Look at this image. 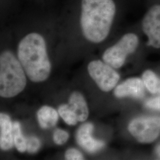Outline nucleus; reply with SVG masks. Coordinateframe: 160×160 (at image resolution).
Listing matches in <instances>:
<instances>
[{
	"label": "nucleus",
	"instance_id": "1",
	"mask_svg": "<svg viewBox=\"0 0 160 160\" xmlns=\"http://www.w3.org/2000/svg\"><path fill=\"white\" fill-rule=\"evenodd\" d=\"M121 12L120 0H67L59 15L87 42L99 44L108 38Z\"/></svg>",
	"mask_w": 160,
	"mask_h": 160
},
{
	"label": "nucleus",
	"instance_id": "2",
	"mask_svg": "<svg viewBox=\"0 0 160 160\" xmlns=\"http://www.w3.org/2000/svg\"><path fill=\"white\" fill-rule=\"evenodd\" d=\"M17 56L29 79L42 82L48 78L51 63L44 35L38 31H31L23 36L17 47Z\"/></svg>",
	"mask_w": 160,
	"mask_h": 160
},
{
	"label": "nucleus",
	"instance_id": "3",
	"mask_svg": "<svg viewBox=\"0 0 160 160\" xmlns=\"http://www.w3.org/2000/svg\"><path fill=\"white\" fill-rule=\"evenodd\" d=\"M17 57L9 49L4 50L1 53L0 95L2 97H14L26 86L24 69Z\"/></svg>",
	"mask_w": 160,
	"mask_h": 160
},
{
	"label": "nucleus",
	"instance_id": "4",
	"mask_svg": "<svg viewBox=\"0 0 160 160\" xmlns=\"http://www.w3.org/2000/svg\"><path fill=\"white\" fill-rule=\"evenodd\" d=\"M139 43L137 34L131 32L123 34L103 52V61L114 68H119L125 63L127 57L137 50Z\"/></svg>",
	"mask_w": 160,
	"mask_h": 160
},
{
	"label": "nucleus",
	"instance_id": "5",
	"mask_svg": "<svg viewBox=\"0 0 160 160\" xmlns=\"http://www.w3.org/2000/svg\"><path fill=\"white\" fill-rule=\"evenodd\" d=\"M128 131L139 142H152L160 135V117L142 116L135 118L129 123Z\"/></svg>",
	"mask_w": 160,
	"mask_h": 160
},
{
	"label": "nucleus",
	"instance_id": "6",
	"mask_svg": "<svg viewBox=\"0 0 160 160\" xmlns=\"http://www.w3.org/2000/svg\"><path fill=\"white\" fill-rule=\"evenodd\" d=\"M88 71L92 79L103 92L112 90L120 79V75L113 67L100 60L91 61L88 65Z\"/></svg>",
	"mask_w": 160,
	"mask_h": 160
},
{
	"label": "nucleus",
	"instance_id": "7",
	"mask_svg": "<svg viewBox=\"0 0 160 160\" xmlns=\"http://www.w3.org/2000/svg\"><path fill=\"white\" fill-rule=\"evenodd\" d=\"M142 29L147 37V45L160 48V4L151 6L142 19Z\"/></svg>",
	"mask_w": 160,
	"mask_h": 160
},
{
	"label": "nucleus",
	"instance_id": "8",
	"mask_svg": "<svg viewBox=\"0 0 160 160\" xmlns=\"http://www.w3.org/2000/svg\"><path fill=\"white\" fill-rule=\"evenodd\" d=\"M94 126L92 123H86L80 126L76 133V140L81 148L89 153H94L105 145L103 141L94 138L92 134Z\"/></svg>",
	"mask_w": 160,
	"mask_h": 160
},
{
	"label": "nucleus",
	"instance_id": "9",
	"mask_svg": "<svg viewBox=\"0 0 160 160\" xmlns=\"http://www.w3.org/2000/svg\"><path fill=\"white\" fill-rule=\"evenodd\" d=\"M143 81L139 78H131L123 81L114 89V94L118 98L130 97L142 98L145 94Z\"/></svg>",
	"mask_w": 160,
	"mask_h": 160
},
{
	"label": "nucleus",
	"instance_id": "10",
	"mask_svg": "<svg viewBox=\"0 0 160 160\" xmlns=\"http://www.w3.org/2000/svg\"><path fill=\"white\" fill-rule=\"evenodd\" d=\"M14 145L13 139V123L8 115L0 114V147L4 151L12 149Z\"/></svg>",
	"mask_w": 160,
	"mask_h": 160
},
{
	"label": "nucleus",
	"instance_id": "11",
	"mask_svg": "<svg viewBox=\"0 0 160 160\" xmlns=\"http://www.w3.org/2000/svg\"><path fill=\"white\" fill-rule=\"evenodd\" d=\"M69 105L76 114L78 122H84L88 117V108L84 96L80 92L71 94L69 99Z\"/></svg>",
	"mask_w": 160,
	"mask_h": 160
},
{
	"label": "nucleus",
	"instance_id": "12",
	"mask_svg": "<svg viewBox=\"0 0 160 160\" xmlns=\"http://www.w3.org/2000/svg\"><path fill=\"white\" fill-rule=\"evenodd\" d=\"M37 118L40 128L48 129L55 126L59 118V113L51 107L44 106L37 113Z\"/></svg>",
	"mask_w": 160,
	"mask_h": 160
},
{
	"label": "nucleus",
	"instance_id": "13",
	"mask_svg": "<svg viewBox=\"0 0 160 160\" xmlns=\"http://www.w3.org/2000/svg\"><path fill=\"white\" fill-rule=\"evenodd\" d=\"M145 88L152 94L158 93L160 84V79L154 72L150 70L145 71L142 77Z\"/></svg>",
	"mask_w": 160,
	"mask_h": 160
},
{
	"label": "nucleus",
	"instance_id": "14",
	"mask_svg": "<svg viewBox=\"0 0 160 160\" xmlns=\"http://www.w3.org/2000/svg\"><path fill=\"white\" fill-rule=\"evenodd\" d=\"M13 139L14 145L19 152H24L27 151L26 138L23 135L21 125L18 122H13Z\"/></svg>",
	"mask_w": 160,
	"mask_h": 160
},
{
	"label": "nucleus",
	"instance_id": "15",
	"mask_svg": "<svg viewBox=\"0 0 160 160\" xmlns=\"http://www.w3.org/2000/svg\"><path fill=\"white\" fill-rule=\"evenodd\" d=\"M58 112L59 116L67 125H75L77 123L78 121L77 117L69 104L61 105L58 108Z\"/></svg>",
	"mask_w": 160,
	"mask_h": 160
},
{
	"label": "nucleus",
	"instance_id": "16",
	"mask_svg": "<svg viewBox=\"0 0 160 160\" xmlns=\"http://www.w3.org/2000/svg\"><path fill=\"white\" fill-rule=\"evenodd\" d=\"M40 147L41 142L38 138L34 136L26 138V148L29 153H36L40 149Z\"/></svg>",
	"mask_w": 160,
	"mask_h": 160
},
{
	"label": "nucleus",
	"instance_id": "17",
	"mask_svg": "<svg viewBox=\"0 0 160 160\" xmlns=\"http://www.w3.org/2000/svg\"><path fill=\"white\" fill-rule=\"evenodd\" d=\"M69 137V133L61 129H57L53 133V139L55 143L61 145H63L68 141Z\"/></svg>",
	"mask_w": 160,
	"mask_h": 160
},
{
	"label": "nucleus",
	"instance_id": "18",
	"mask_svg": "<svg viewBox=\"0 0 160 160\" xmlns=\"http://www.w3.org/2000/svg\"><path fill=\"white\" fill-rule=\"evenodd\" d=\"M65 157L66 160H84V156L82 153L77 149L69 148L65 152Z\"/></svg>",
	"mask_w": 160,
	"mask_h": 160
},
{
	"label": "nucleus",
	"instance_id": "19",
	"mask_svg": "<svg viewBox=\"0 0 160 160\" xmlns=\"http://www.w3.org/2000/svg\"><path fill=\"white\" fill-rule=\"evenodd\" d=\"M16 0H1V15L5 16L14 6Z\"/></svg>",
	"mask_w": 160,
	"mask_h": 160
},
{
	"label": "nucleus",
	"instance_id": "20",
	"mask_svg": "<svg viewBox=\"0 0 160 160\" xmlns=\"http://www.w3.org/2000/svg\"><path fill=\"white\" fill-rule=\"evenodd\" d=\"M145 106L149 109L160 110V97L149 98L145 102Z\"/></svg>",
	"mask_w": 160,
	"mask_h": 160
},
{
	"label": "nucleus",
	"instance_id": "21",
	"mask_svg": "<svg viewBox=\"0 0 160 160\" xmlns=\"http://www.w3.org/2000/svg\"><path fill=\"white\" fill-rule=\"evenodd\" d=\"M155 152H156V154L158 156V157L160 158V143L157 147L156 149H155Z\"/></svg>",
	"mask_w": 160,
	"mask_h": 160
},
{
	"label": "nucleus",
	"instance_id": "22",
	"mask_svg": "<svg viewBox=\"0 0 160 160\" xmlns=\"http://www.w3.org/2000/svg\"><path fill=\"white\" fill-rule=\"evenodd\" d=\"M35 1H38L39 2H42V1H45V0H35Z\"/></svg>",
	"mask_w": 160,
	"mask_h": 160
},
{
	"label": "nucleus",
	"instance_id": "23",
	"mask_svg": "<svg viewBox=\"0 0 160 160\" xmlns=\"http://www.w3.org/2000/svg\"><path fill=\"white\" fill-rule=\"evenodd\" d=\"M158 93H160V84L159 86V88H158Z\"/></svg>",
	"mask_w": 160,
	"mask_h": 160
}]
</instances>
